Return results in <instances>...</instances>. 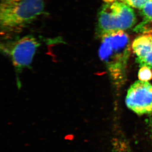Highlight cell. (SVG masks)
<instances>
[{"instance_id": "1", "label": "cell", "mask_w": 152, "mask_h": 152, "mask_svg": "<svg viewBox=\"0 0 152 152\" xmlns=\"http://www.w3.org/2000/svg\"><path fill=\"white\" fill-rule=\"evenodd\" d=\"M45 0H15L1 3L0 29L4 35L20 32L43 15Z\"/></svg>"}, {"instance_id": "2", "label": "cell", "mask_w": 152, "mask_h": 152, "mask_svg": "<svg viewBox=\"0 0 152 152\" xmlns=\"http://www.w3.org/2000/svg\"><path fill=\"white\" fill-rule=\"evenodd\" d=\"M99 56L106 65L111 76L120 85L125 78L128 59L131 53L129 36L124 31H119L101 37Z\"/></svg>"}, {"instance_id": "3", "label": "cell", "mask_w": 152, "mask_h": 152, "mask_svg": "<svg viewBox=\"0 0 152 152\" xmlns=\"http://www.w3.org/2000/svg\"><path fill=\"white\" fill-rule=\"evenodd\" d=\"M1 44V49L9 55L17 70L30 66L40 45L34 36L29 34Z\"/></svg>"}, {"instance_id": "4", "label": "cell", "mask_w": 152, "mask_h": 152, "mask_svg": "<svg viewBox=\"0 0 152 152\" xmlns=\"http://www.w3.org/2000/svg\"><path fill=\"white\" fill-rule=\"evenodd\" d=\"M126 106L138 115L152 113V85L138 80L130 87L126 99Z\"/></svg>"}, {"instance_id": "5", "label": "cell", "mask_w": 152, "mask_h": 152, "mask_svg": "<svg viewBox=\"0 0 152 152\" xmlns=\"http://www.w3.org/2000/svg\"><path fill=\"white\" fill-rule=\"evenodd\" d=\"M107 19L114 32L130 29L136 22L134 10L129 5L122 1L109 3Z\"/></svg>"}, {"instance_id": "6", "label": "cell", "mask_w": 152, "mask_h": 152, "mask_svg": "<svg viewBox=\"0 0 152 152\" xmlns=\"http://www.w3.org/2000/svg\"><path fill=\"white\" fill-rule=\"evenodd\" d=\"M132 50L137 56V59L145 57L152 51V35L144 34L137 37L132 44Z\"/></svg>"}, {"instance_id": "7", "label": "cell", "mask_w": 152, "mask_h": 152, "mask_svg": "<svg viewBox=\"0 0 152 152\" xmlns=\"http://www.w3.org/2000/svg\"><path fill=\"white\" fill-rule=\"evenodd\" d=\"M138 77L139 80L149 81L152 79V70L149 66H141L139 69Z\"/></svg>"}, {"instance_id": "8", "label": "cell", "mask_w": 152, "mask_h": 152, "mask_svg": "<svg viewBox=\"0 0 152 152\" xmlns=\"http://www.w3.org/2000/svg\"><path fill=\"white\" fill-rule=\"evenodd\" d=\"M140 10L144 21H152V0H148Z\"/></svg>"}, {"instance_id": "9", "label": "cell", "mask_w": 152, "mask_h": 152, "mask_svg": "<svg viewBox=\"0 0 152 152\" xmlns=\"http://www.w3.org/2000/svg\"><path fill=\"white\" fill-rule=\"evenodd\" d=\"M148 0H121V1L132 7L140 10Z\"/></svg>"}, {"instance_id": "10", "label": "cell", "mask_w": 152, "mask_h": 152, "mask_svg": "<svg viewBox=\"0 0 152 152\" xmlns=\"http://www.w3.org/2000/svg\"><path fill=\"white\" fill-rule=\"evenodd\" d=\"M136 60L141 66H146L150 68L152 67V51L147 55L145 57L142 59H137Z\"/></svg>"}, {"instance_id": "11", "label": "cell", "mask_w": 152, "mask_h": 152, "mask_svg": "<svg viewBox=\"0 0 152 152\" xmlns=\"http://www.w3.org/2000/svg\"><path fill=\"white\" fill-rule=\"evenodd\" d=\"M150 114H151V116L149 119V126L150 134L152 138V113Z\"/></svg>"}, {"instance_id": "12", "label": "cell", "mask_w": 152, "mask_h": 152, "mask_svg": "<svg viewBox=\"0 0 152 152\" xmlns=\"http://www.w3.org/2000/svg\"><path fill=\"white\" fill-rule=\"evenodd\" d=\"M105 3H112L117 1V0H103Z\"/></svg>"}, {"instance_id": "13", "label": "cell", "mask_w": 152, "mask_h": 152, "mask_svg": "<svg viewBox=\"0 0 152 152\" xmlns=\"http://www.w3.org/2000/svg\"><path fill=\"white\" fill-rule=\"evenodd\" d=\"M15 0H1V3H4V2H8V1H12Z\"/></svg>"}]
</instances>
